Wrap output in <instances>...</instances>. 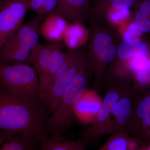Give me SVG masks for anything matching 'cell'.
I'll list each match as a JSON object with an SVG mask.
<instances>
[{
  "mask_svg": "<svg viewBox=\"0 0 150 150\" xmlns=\"http://www.w3.org/2000/svg\"><path fill=\"white\" fill-rule=\"evenodd\" d=\"M131 70V82L135 91L150 90V63L139 69Z\"/></svg>",
  "mask_w": 150,
  "mask_h": 150,
  "instance_id": "d6986e66",
  "label": "cell"
},
{
  "mask_svg": "<svg viewBox=\"0 0 150 150\" xmlns=\"http://www.w3.org/2000/svg\"><path fill=\"white\" fill-rule=\"evenodd\" d=\"M43 19V15L37 14L32 19L22 25L3 45L23 53H31L39 43V28Z\"/></svg>",
  "mask_w": 150,
  "mask_h": 150,
  "instance_id": "ba28073f",
  "label": "cell"
},
{
  "mask_svg": "<svg viewBox=\"0 0 150 150\" xmlns=\"http://www.w3.org/2000/svg\"><path fill=\"white\" fill-rule=\"evenodd\" d=\"M86 146L81 139L71 141L64 137H51L40 144L39 150H85Z\"/></svg>",
  "mask_w": 150,
  "mask_h": 150,
  "instance_id": "ac0fdd59",
  "label": "cell"
},
{
  "mask_svg": "<svg viewBox=\"0 0 150 150\" xmlns=\"http://www.w3.org/2000/svg\"><path fill=\"white\" fill-rule=\"evenodd\" d=\"M149 149L150 146H146L136 137L132 136L129 137L127 150H148Z\"/></svg>",
  "mask_w": 150,
  "mask_h": 150,
  "instance_id": "d4e9b609",
  "label": "cell"
},
{
  "mask_svg": "<svg viewBox=\"0 0 150 150\" xmlns=\"http://www.w3.org/2000/svg\"><path fill=\"white\" fill-rule=\"evenodd\" d=\"M135 91L134 89L123 94L112 112L114 116L115 132L126 131L130 136L134 135L132 122V101Z\"/></svg>",
  "mask_w": 150,
  "mask_h": 150,
  "instance_id": "30bf717a",
  "label": "cell"
},
{
  "mask_svg": "<svg viewBox=\"0 0 150 150\" xmlns=\"http://www.w3.org/2000/svg\"><path fill=\"white\" fill-rule=\"evenodd\" d=\"M87 65L86 48L83 46L68 53L47 94L45 103L49 113H51L55 109L65 90L75 76Z\"/></svg>",
  "mask_w": 150,
  "mask_h": 150,
  "instance_id": "8992f818",
  "label": "cell"
},
{
  "mask_svg": "<svg viewBox=\"0 0 150 150\" xmlns=\"http://www.w3.org/2000/svg\"><path fill=\"white\" fill-rule=\"evenodd\" d=\"M48 114L45 102L14 96L0 82V130L21 134L40 145L49 138L45 130Z\"/></svg>",
  "mask_w": 150,
  "mask_h": 150,
  "instance_id": "6da1fadb",
  "label": "cell"
},
{
  "mask_svg": "<svg viewBox=\"0 0 150 150\" xmlns=\"http://www.w3.org/2000/svg\"><path fill=\"white\" fill-rule=\"evenodd\" d=\"M92 74L87 65L75 76L65 90L45 126L46 132L51 137H64L67 131L75 124L77 119L75 105L86 89Z\"/></svg>",
  "mask_w": 150,
  "mask_h": 150,
  "instance_id": "3957f363",
  "label": "cell"
},
{
  "mask_svg": "<svg viewBox=\"0 0 150 150\" xmlns=\"http://www.w3.org/2000/svg\"><path fill=\"white\" fill-rule=\"evenodd\" d=\"M136 55V48L133 40H124L119 44L115 58L125 61L131 59Z\"/></svg>",
  "mask_w": 150,
  "mask_h": 150,
  "instance_id": "603a6c76",
  "label": "cell"
},
{
  "mask_svg": "<svg viewBox=\"0 0 150 150\" xmlns=\"http://www.w3.org/2000/svg\"><path fill=\"white\" fill-rule=\"evenodd\" d=\"M139 0H93L90 2L86 16L100 23L108 12L115 9L136 8Z\"/></svg>",
  "mask_w": 150,
  "mask_h": 150,
  "instance_id": "4fadbf2b",
  "label": "cell"
},
{
  "mask_svg": "<svg viewBox=\"0 0 150 150\" xmlns=\"http://www.w3.org/2000/svg\"><path fill=\"white\" fill-rule=\"evenodd\" d=\"M62 48L61 42L39 43L33 49L28 61L27 64L33 65L37 71L40 98L45 103L48 92L68 55Z\"/></svg>",
  "mask_w": 150,
  "mask_h": 150,
  "instance_id": "277c9868",
  "label": "cell"
},
{
  "mask_svg": "<svg viewBox=\"0 0 150 150\" xmlns=\"http://www.w3.org/2000/svg\"><path fill=\"white\" fill-rule=\"evenodd\" d=\"M69 24L67 20L62 17L56 14H48L40 25L39 33L49 42H61Z\"/></svg>",
  "mask_w": 150,
  "mask_h": 150,
  "instance_id": "5bb4252c",
  "label": "cell"
},
{
  "mask_svg": "<svg viewBox=\"0 0 150 150\" xmlns=\"http://www.w3.org/2000/svg\"><path fill=\"white\" fill-rule=\"evenodd\" d=\"M89 42L86 48L87 65L94 76L93 86L99 91L105 74L123 40L117 30L105 23L91 21Z\"/></svg>",
  "mask_w": 150,
  "mask_h": 150,
  "instance_id": "7a4b0ae2",
  "label": "cell"
},
{
  "mask_svg": "<svg viewBox=\"0 0 150 150\" xmlns=\"http://www.w3.org/2000/svg\"><path fill=\"white\" fill-rule=\"evenodd\" d=\"M110 138L99 150H127L130 134L126 131H120L111 134Z\"/></svg>",
  "mask_w": 150,
  "mask_h": 150,
  "instance_id": "44dd1931",
  "label": "cell"
},
{
  "mask_svg": "<svg viewBox=\"0 0 150 150\" xmlns=\"http://www.w3.org/2000/svg\"><path fill=\"white\" fill-rule=\"evenodd\" d=\"M39 146L37 142L24 135L0 130V150H35Z\"/></svg>",
  "mask_w": 150,
  "mask_h": 150,
  "instance_id": "9a60e30c",
  "label": "cell"
},
{
  "mask_svg": "<svg viewBox=\"0 0 150 150\" xmlns=\"http://www.w3.org/2000/svg\"><path fill=\"white\" fill-rule=\"evenodd\" d=\"M112 113L103 107L91 122V126L81 132L79 136L86 146L95 144L105 135L115 133V123Z\"/></svg>",
  "mask_w": 150,
  "mask_h": 150,
  "instance_id": "9c48e42d",
  "label": "cell"
},
{
  "mask_svg": "<svg viewBox=\"0 0 150 150\" xmlns=\"http://www.w3.org/2000/svg\"><path fill=\"white\" fill-rule=\"evenodd\" d=\"M136 9L150 17V0H143L142 2L139 1Z\"/></svg>",
  "mask_w": 150,
  "mask_h": 150,
  "instance_id": "484cf974",
  "label": "cell"
},
{
  "mask_svg": "<svg viewBox=\"0 0 150 150\" xmlns=\"http://www.w3.org/2000/svg\"><path fill=\"white\" fill-rule=\"evenodd\" d=\"M28 9L26 0H0V49L21 26Z\"/></svg>",
  "mask_w": 150,
  "mask_h": 150,
  "instance_id": "52a82bcc",
  "label": "cell"
},
{
  "mask_svg": "<svg viewBox=\"0 0 150 150\" xmlns=\"http://www.w3.org/2000/svg\"><path fill=\"white\" fill-rule=\"evenodd\" d=\"M89 31L83 24L69 23L63 41L70 51L83 46L89 39Z\"/></svg>",
  "mask_w": 150,
  "mask_h": 150,
  "instance_id": "e0dca14e",
  "label": "cell"
},
{
  "mask_svg": "<svg viewBox=\"0 0 150 150\" xmlns=\"http://www.w3.org/2000/svg\"><path fill=\"white\" fill-rule=\"evenodd\" d=\"M132 116L134 131L133 137H136L141 122L150 117V90L135 91L132 101Z\"/></svg>",
  "mask_w": 150,
  "mask_h": 150,
  "instance_id": "2e32d148",
  "label": "cell"
},
{
  "mask_svg": "<svg viewBox=\"0 0 150 150\" xmlns=\"http://www.w3.org/2000/svg\"><path fill=\"white\" fill-rule=\"evenodd\" d=\"M91 0H58L53 12L72 23L83 24Z\"/></svg>",
  "mask_w": 150,
  "mask_h": 150,
  "instance_id": "7c38bea8",
  "label": "cell"
},
{
  "mask_svg": "<svg viewBox=\"0 0 150 150\" xmlns=\"http://www.w3.org/2000/svg\"><path fill=\"white\" fill-rule=\"evenodd\" d=\"M0 82L14 96L43 101L37 71L29 64L0 65Z\"/></svg>",
  "mask_w": 150,
  "mask_h": 150,
  "instance_id": "5b68a950",
  "label": "cell"
},
{
  "mask_svg": "<svg viewBox=\"0 0 150 150\" xmlns=\"http://www.w3.org/2000/svg\"><path fill=\"white\" fill-rule=\"evenodd\" d=\"M131 17V11L129 8L113 9L105 14L100 23L108 25L116 29Z\"/></svg>",
  "mask_w": 150,
  "mask_h": 150,
  "instance_id": "ffe728a7",
  "label": "cell"
},
{
  "mask_svg": "<svg viewBox=\"0 0 150 150\" xmlns=\"http://www.w3.org/2000/svg\"><path fill=\"white\" fill-rule=\"evenodd\" d=\"M135 20L139 25L141 30L143 33H148L150 31V17L138 10L135 15Z\"/></svg>",
  "mask_w": 150,
  "mask_h": 150,
  "instance_id": "cb8c5ba5",
  "label": "cell"
},
{
  "mask_svg": "<svg viewBox=\"0 0 150 150\" xmlns=\"http://www.w3.org/2000/svg\"><path fill=\"white\" fill-rule=\"evenodd\" d=\"M26 1L28 9L43 15L53 12L58 0H26Z\"/></svg>",
  "mask_w": 150,
  "mask_h": 150,
  "instance_id": "7402d4cb",
  "label": "cell"
},
{
  "mask_svg": "<svg viewBox=\"0 0 150 150\" xmlns=\"http://www.w3.org/2000/svg\"><path fill=\"white\" fill-rule=\"evenodd\" d=\"M96 92L86 89L76 103L75 113L81 122L91 123L103 107V100Z\"/></svg>",
  "mask_w": 150,
  "mask_h": 150,
  "instance_id": "8fae6325",
  "label": "cell"
}]
</instances>
